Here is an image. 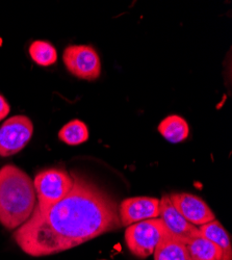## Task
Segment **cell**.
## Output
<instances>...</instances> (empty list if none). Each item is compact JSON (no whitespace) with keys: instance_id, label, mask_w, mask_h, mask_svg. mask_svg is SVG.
<instances>
[{"instance_id":"obj_1","label":"cell","mask_w":232,"mask_h":260,"mask_svg":"<svg viewBox=\"0 0 232 260\" xmlns=\"http://www.w3.org/2000/svg\"><path fill=\"white\" fill-rule=\"evenodd\" d=\"M71 174L74 184L67 196L46 210L35 208L14 232L16 244L27 255L57 254L122 227L111 194L78 173Z\"/></svg>"},{"instance_id":"obj_2","label":"cell","mask_w":232,"mask_h":260,"mask_svg":"<svg viewBox=\"0 0 232 260\" xmlns=\"http://www.w3.org/2000/svg\"><path fill=\"white\" fill-rule=\"evenodd\" d=\"M34 181L20 168L0 169V224L9 230L22 226L36 207Z\"/></svg>"},{"instance_id":"obj_3","label":"cell","mask_w":232,"mask_h":260,"mask_svg":"<svg viewBox=\"0 0 232 260\" xmlns=\"http://www.w3.org/2000/svg\"><path fill=\"white\" fill-rule=\"evenodd\" d=\"M71 173L62 169H47L36 175L34 186L38 204L35 208L46 210L64 199L73 187Z\"/></svg>"},{"instance_id":"obj_4","label":"cell","mask_w":232,"mask_h":260,"mask_svg":"<svg viewBox=\"0 0 232 260\" xmlns=\"http://www.w3.org/2000/svg\"><path fill=\"white\" fill-rule=\"evenodd\" d=\"M168 229L161 219L155 218L138 222L125 230V242L129 251L139 258H147L154 253Z\"/></svg>"},{"instance_id":"obj_5","label":"cell","mask_w":232,"mask_h":260,"mask_svg":"<svg viewBox=\"0 0 232 260\" xmlns=\"http://www.w3.org/2000/svg\"><path fill=\"white\" fill-rule=\"evenodd\" d=\"M67 70L79 79L96 80L101 74V61L96 50L88 45H70L62 53Z\"/></svg>"},{"instance_id":"obj_6","label":"cell","mask_w":232,"mask_h":260,"mask_svg":"<svg viewBox=\"0 0 232 260\" xmlns=\"http://www.w3.org/2000/svg\"><path fill=\"white\" fill-rule=\"evenodd\" d=\"M34 124L26 116H14L0 127V156L9 157L19 153L30 141Z\"/></svg>"},{"instance_id":"obj_7","label":"cell","mask_w":232,"mask_h":260,"mask_svg":"<svg viewBox=\"0 0 232 260\" xmlns=\"http://www.w3.org/2000/svg\"><path fill=\"white\" fill-rule=\"evenodd\" d=\"M172 204L183 218L195 226H201L216 220V215L199 197L187 192L169 194Z\"/></svg>"},{"instance_id":"obj_8","label":"cell","mask_w":232,"mask_h":260,"mask_svg":"<svg viewBox=\"0 0 232 260\" xmlns=\"http://www.w3.org/2000/svg\"><path fill=\"white\" fill-rule=\"evenodd\" d=\"M159 200L152 197H132L121 202L118 210L122 227L158 218Z\"/></svg>"},{"instance_id":"obj_9","label":"cell","mask_w":232,"mask_h":260,"mask_svg":"<svg viewBox=\"0 0 232 260\" xmlns=\"http://www.w3.org/2000/svg\"><path fill=\"white\" fill-rule=\"evenodd\" d=\"M158 218L162 220L169 232L185 244L201 234L197 226L188 223L179 213L168 194H163L159 200Z\"/></svg>"},{"instance_id":"obj_10","label":"cell","mask_w":232,"mask_h":260,"mask_svg":"<svg viewBox=\"0 0 232 260\" xmlns=\"http://www.w3.org/2000/svg\"><path fill=\"white\" fill-rule=\"evenodd\" d=\"M198 228L200 233L204 237L220 247L223 253L222 260H232V246L230 234L218 220L208 222L204 225L199 226Z\"/></svg>"},{"instance_id":"obj_11","label":"cell","mask_w":232,"mask_h":260,"mask_svg":"<svg viewBox=\"0 0 232 260\" xmlns=\"http://www.w3.org/2000/svg\"><path fill=\"white\" fill-rule=\"evenodd\" d=\"M154 260H191L185 243L168 232L154 250Z\"/></svg>"},{"instance_id":"obj_12","label":"cell","mask_w":232,"mask_h":260,"mask_svg":"<svg viewBox=\"0 0 232 260\" xmlns=\"http://www.w3.org/2000/svg\"><path fill=\"white\" fill-rule=\"evenodd\" d=\"M186 250L191 260H222L223 253L220 247L207 240L202 234L193 237L186 244Z\"/></svg>"},{"instance_id":"obj_13","label":"cell","mask_w":232,"mask_h":260,"mask_svg":"<svg viewBox=\"0 0 232 260\" xmlns=\"http://www.w3.org/2000/svg\"><path fill=\"white\" fill-rule=\"evenodd\" d=\"M159 134L173 144H178L187 139L189 135V127L187 122L180 116L172 115L164 118L158 125Z\"/></svg>"},{"instance_id":"obj_14","label":"cell","mask_w":232,"mask_h":260,"mask_svg":"<svg viewBox=\"0 0 232 260\" xmlns=\"http://www.w3.org/2000/svg\"><path fill=\"white\" fill-rule=\"evenodd\" d=\"M58 139L69 146H78L89 139L88 126L82 121L74 119L62 126L58 133Z\"/></svg>"},{"instance_id":"obj_15","label":"cell","mask_w":232,"mask_h":260,"mask_svg":"<svg viewBox=\"0 0 232 260\" xmlns=\"http://www.w3.org/2000/svg\"><path fill=\"white\" fill-rule=\"evenodd\" d=\"M31 59L42 67H48L57 60V52L54 46L46 41H35L28 49Z\"/></svg>"},{"instance_id":"obj_16","label":"cell","mask_w":232,"mask_h":260,"mask_svg":"<svg viewBox=\"0 0 232 260\" xmlns=\"http://www.w3.org/2000/svg\"><path fill=\"white\" fill-rule=\"evenodd\" d=\"M10 112H11V106L9 102L3 95H0V122L5 120L9 116Z\"/></svg>"}]
</instances>
